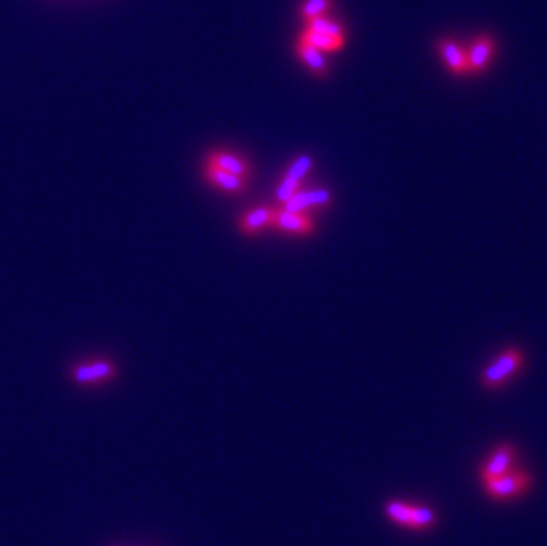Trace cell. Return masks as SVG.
Instances as JSON below:
<instances>
[{
  "instance_id": "1",
  "label": "cell",
  "mask_w": 547,
  "mask_h": 546,
  "mask_svg": "<svg viewBox=\"0 0 547 546\" xmlns=\"http://www.w3.org/2000/svg\"><path fill=\"white\" fill-rule=\"evenodd\" d=\"M524 365V353L519 348H508V350L501 351L494 362H491L482 372V383L484 389L496 390L503 387L505 383L510 382L515 376V372Z\"/></svg>"
},
{
  "instance_id": "2",
  "label": "cell",
  "mask_w": 547,
  "mask_h": 546,
  "mask_svg": "<svg viewBox=\"0 0 547 546\" xmlns=\"http://www.w3.org/2000/svg\"><path fill=\"white\" fill-rule=\"evenodd\" d=\"M331 202H333V193H331V190L326 188V186H319V188L310 190L301 188L293 199H289L283 204L282 208L289 210V212L308 213V215H310V213L316 212V210L328 208V206H331Z\"/></svg>"
},
{
  "instance_id": "3",
  "label": "cell",
  "mask_w": 547,
  "mask_h": 546,
  "mask_svg": "<svg viewBox=\"0 0 547 546\" xmlns=\"http://www.w3.org/2000/svg\"><path fill=\"white\" fill-rule=\"evenodd\" d=\"M117 369L112 360H99L84 362L71 369V380L78 385H99V383H106L116 376Z\"/></svg>"
},
{
  "instance_id": "4",
  "label": "cell",
  "mask_w": 547,
  "mask_h": 546,
  "mask_svg": "<svg viewBox=\"0 0 547 546\" xmlns=\"http://www.w3.org/2000/svg\"><path fill=\"white\" fill-rule=\"evenodd\" d=\"M469 73H484L496 55V40L489 34H480L466 48Z\"/></svg>"
},
{
  "instance_id": "5",
  "label": "cell",
  "mask_w": 547,
  "mask_h": 546,
  "mask_svg": "<svg viewBox=\"0 0 547 546\" xmlns=\"http://www.w3.org/2000/svg\"><path fill=\"white\" fill-rule=\"evenodd\" d=\"M271 229H278L287 234H296V236H308L316 231V220L308 213H296L285 208H276Z\"/></svg>"
},
{
  "instance_id": "6",
  "label": "cell",
  "mask_w": 547,
  "mask_h": 546,
  "mask_svg": "<svg viewBox=\"0 0 547 546\" xmlns=\"http://www.w3.org/2000/svg\"><path fill=\"white\" fill-rule=\"evenodd\" d=\"M529 486V475L524 472H514L510 470L505 475L498 477L494 481L486 483V490L493 499L503 500V499H514V497L521 495L528 490Z\"/></svg>"
},
{
  "instance_id": "7",
  "label": "cell",
  "mask_w": 547,
  "mask_h": 546,
  "mask_svg": "<svg viewBox=\"0 0 547 546\" xmlns=\"http://www.w3.org/2000/svg\"><path fill=\"white\" fill-rule=\"evenodd\" d=\"M436 50H438L443 64H445L452 73H455L457 77L469 75L467 54L462 44L457 43L452 37H441V40H438V43H436Z\"/></svg>"
},
{
  "instance_id": "8",
  "label": "cell",
  "mask_w": 547,
  "mask_h": 546,
  "mask_svg": "<svg viewBox=\"0 0 547 546\" xmlns=\"http://www.w3.org/2000/svg\"><path fill=\"white\" fill-rule=\"evenodd\" d=\"M515 459V451L510 444H503L493 452L487 463L482 468V481L484 485L489 481H494L498 477L505 475L512 470V463Z\"/></svg>"
},
{
  "instance_id": "9",
  "label": "cell",
  "mask_w": 547,
  "mask_h": 546,
  "mask_svg": "<svg viewBox=\"0 0 547 546\" xmlns=\"http://www.w3.org/2000/svg\"><path fill=\"white\" fill-rule=\"evenodd\" d=\"M204 178L209 185L216 186L218 190L227 193H243L248 186V179L221 171V169L211 164H204Z\"/></svg>"
},
{
  "instance_id": "10",
  "label": "cell",
  "mask_w": 547,
  "mask_h": 546,
  "mask_svg": "<svg viewBox=\"0 0 547 546\" xmlns=\"http://www.w3.org/2000/svg\"><path fill=\"white\" fill-rule=\"evenodd\" d=\"M206 164L214 165V167L221 169V171H227L234 176H240V178L248 179L252 174V165L250 162L245 160L243 157L234 153H228V151H211L206 158Z\"/></svg>"
},
{
  "instance_id": "11",
  "label": "cell",
  "mask_w": 547,
  "mask_h": 546,
  "mask_svg": "<svg viewBox=\"0 0 547 546\" xmlns=\"http://www.w3.org/2000/svg\"><path fill=\"white\" fill-rule=\"evenodd\" d=\"M275 210L273 206H257V208L250 210V212L245 213L241 217L240 224V231L247 236H255L261 231L268 229V227H273V217H275Z\"/></svg>"
},
{
  "instance_id": "12",
  "label": "cell",
  "mask_w": 547,
  "mask_h": 546,
  "mask_svg": "<svg viewBox=\"0 0 547 546\" xmlns=\"http://www.w3.org/2000/svg\"><path fill=\"white\" fill-rule=\"evenodd\" d=\"M296 55L300 57V61L303 62V66L310 73H314L319 78L328 77V73H330V62H328L324 51L317 50V48L310 47V44L296 41Z\"/></svg>"
},
{
  "instance_id": "13",
  "label": "cell",
  "mask_w": 547,
  "mask_h": 546,
  "mask_svg": "<svg viewBox=\"0 0 547 546\" xmlns=\"http://www.w3.org/2000/svg\"><path fill=\"white\" fill-rule=\"evenodd\" d=\"M297 41H300V43H305V44H310V47L317 48V50L324 51V54L340 51L342 48L345 47V40H340V37H331V36H328V34L314 32V30L307 29V27H305V29L300 32Z\"/></svg>"
},
{
  "instance_id": "14",
  "label": "cell",
  "mask_w": 547,
  "mask_h": 546,
  "mask_svg": "<svg viewBox=\"0 0 547 546\" xmlns=\"http://www.w3.org/2000/svg\"><path fill=\"white\" fill-rule=\"evenodd\" d=\"M307 29L314 30V32H321V34H328L331 37H340V40H345V29L338 20L330 18L328 15L319 16V18H314L310 22H307Z\"/></svg>"
},
{
  "instance_id": "15",
  "label": "cell",
  "mask_w": 547,
  "mask_h": 546,
  "mask_svg": "<svg viewBox=\"0 0 547 546\" xmlns=\"http://www.w3.org/2000/svg\"><path fill=\"white\" fill-rule=\"evenodd\" d=\"M331 4H333V0H303L297 15H300V18L307 23L310 22V20L326 15V11L330 9Z\"/></svg>"
},
{
  "instance_id": "16",
  "label": "cell",
  "mask_w": 547,
  "mask_h": 546,
  "mask_svg": "<svg viewBox=\"0 0 547 546\" xmlns=\"http://www.w3.org/2000/svg\"><path fill=\"white\" fill-rule=\"evenodd\" d=\"M411 509L413 506L406 502H399V500H393V502H388L384 507V513L392 521H395L397 525H402V527H410L411 525Z\"/></svg>"
},
{
  "instance_id": "17",
  "label": "cell",
  "mask_w": 547,
  "mask_h": 546,
  "mask_svg": "<svg viewBox=\"0 0 547 546\" xmlns=\"http://www.w3.org/2000/svg\"><path fill=\"white\" fill-rule=\"evenodd\" d=\"M312 169H314V158L310 154H301L287 167L283 176L290 179H297V181H305V178H307V174H310Z\"/></svg>"
},
{
  "instance_id": "18",
  "label": "cell",
  "mask_w": 547,
  "mask_h": 546,
  "mask_svg": "<svg viewBox=\"0 0 547 546\" xmlns=\"http://www.w3.org/2000/svg\"><path fill=\"white\" fill-rule=\"evenodd\" d=\"M303 183L305 181H297V179H290V178H285V176H283L282 181H280L278 186H276V193H275L276 202H280L283 206L287 200L293 199V197L296 195V193L300 192L301 188H303Z\"/></svg>"
},
{
  "instance_id": "19",
  "label": "cell",
  "mask_w": 547,
  "mask_h": 546,
  "mask_svg": "<svg viewBox=\"0 0 547 546\" xmlns=\"http://www.w3.org/2000/svg\"><path fill=\"white\" fill-rule=\"evenodd\" d=\"M436 514L434 511L429 509V507H417L413 506L411 509V525L413 528H427L431 525H434Z\"/></svg>"
}]
</instances>
